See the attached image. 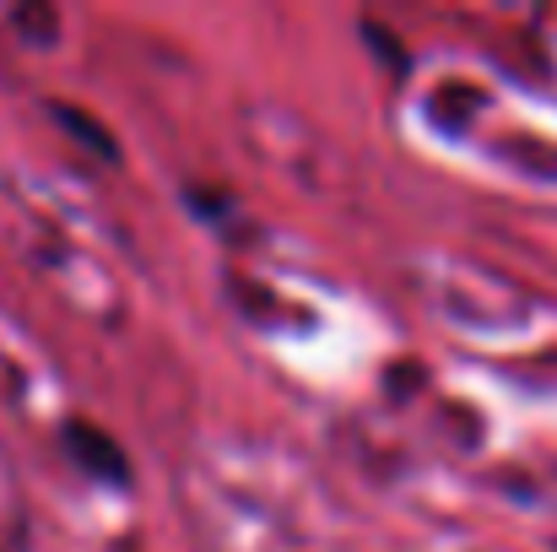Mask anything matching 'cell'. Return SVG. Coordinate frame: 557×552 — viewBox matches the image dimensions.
<instances>
[{"instance_id": "obj_1", "label": "cell", "mask_w": 557, "mask_h": 552, "mask_svg": "<svg viewBox=\"0 0 557 552\" xmlns=\"http://www.w3.org/2000/svg\"><path fill=\"white\" fill-rule=\"evenodd\" d=\"M65 450H71V461L87 471V477H98V482H131V455L114 444V433H103L98 422H87V417H71L65 428Z\"/></svg>"}, {"instance_id": "obj_2", "label": "cell", "mask_w": 557, "mask_h": 552, "mask_svg": "<svg viewBox=\"0 0 557 552\" xmlns=\"http://www.w3.org/2000/svg\"><path fill=\"white\" fill-rule=\"evenodd\" d=\"M54 120H60V125L76 136V142H87L98 158H120V142H114V136H103V125H98V120H87L82 109H65V103H54Z\"/></svg>"}]
</instances>
